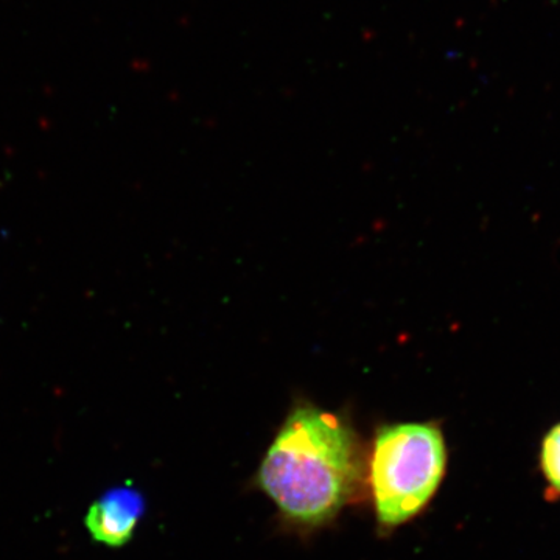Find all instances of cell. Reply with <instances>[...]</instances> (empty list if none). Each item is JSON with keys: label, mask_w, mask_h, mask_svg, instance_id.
<instances>
[{"label": "cell", "mask_w": 560, "mask_h": 560, "mask_svg": "<svg viewBox=\"0 0 560 560\" xmlns=\"http://www.w3.org/2000/svg\"><path fill=\"white\" fill-rule=\"evenodd\" d=\"M447 466L444 434L434 423H396L375 436L370 481L377 521L396 528L433 499Z\"/></svg>", "instance_id": "7a4b0ae2"}, {"label": "cell", "mask_w": 560, "mask_h": 560, "mask_svg": "<svg viewBox=\"0 0 560 560\" xmlns=\"http://www.w3.org/2000/svg\"><path fill=\"white\" fill-rule=\"evenodd\" d=\"M257 477L290 522L323 525L346 506L359 485L355 434L329 411L296 408L265 453Z\"/></svg>", "instance_id": "6da1fadb"}, {"label": "cell", "mask_w": 560, "mask_h": 560, "mask_svg": "<svg viewBox=\"0 0 560 560\" xmlns=\"http://www.w3.org/2000/svg\"><path fill=\"white\" fill-rule=\"evenodd\" d=\"M145 514V499L131 486L106 490L86 515L88 530L106 547L119 548L130 541Z\"/></svg>", "instance_id": "3957f363"}, {"label": "cell", "mask_w": 560, "mask_h": 560, "mask_svg": "<svg viewBox=\"0 0 560 560\" xmlns=\"http://www.w3.org/2000/svg\"><path fill=\"white\" fill-rule=\"evenodd\" d=\"M540 460L545 478L560 493V423L545 438Z\"/></svg>", "instance_id": "277c9868"}]
</instances>
